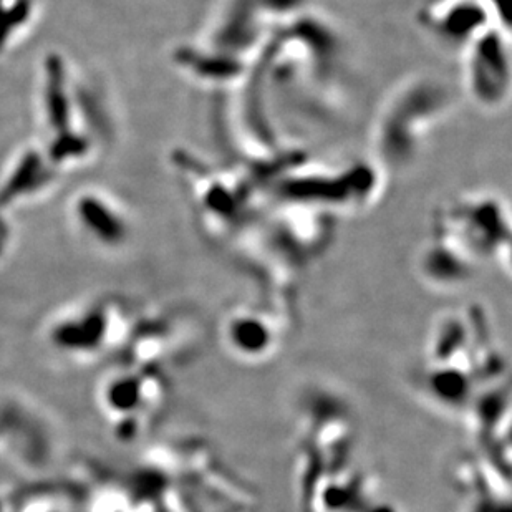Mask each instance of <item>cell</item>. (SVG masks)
I'll return each mask as SVG.
<instances>
[{
  "label": "cell",
  "instance_id": "obj_1",
  "mask_svg": "<svg viewBox=\"0 0 512 512\" xmlns=\"http://www.w3.org/2000/svg\"><path fill=\"white\" fill-rule=\"evenodd\" d=\"M448 105V93L433 82L421 80L400 90L378 118L375 146L380 158L395 166L415 160L421 141Z\"/></svg>",
  "mask_w": 512,
  "mask_h": 512
},
{
  "label": "cell",
  "instance_id": "obj_2",
  "mask_svg": "<svg viewBox=\"0 0 512 512\" xmlns=\"http://www.w3.org/2000/svg\"><path fill=\"white\" fill-rule=\"evenodd\" d=\"M436 234L455 242L474 259L496 256L508 244V213L498 198L471 196L441 213Z\"/></svg>",
  "mask_w": 512,
  "mask_h": 512
},
{
  "label": "cell",
  "instance_id": "obj_3",
  "mask_svg": "<svg viewBox=\"0 0 512 512\" xmlns=\"http://www.w3.org/2000/svg\"><path fill=\"white\" fill-rule=\"evenodd\" d=\"M463 54L464 85L471 98L483 108L501 107L511 88L509 35L489 27Z\"/></svg>",
  "mask_w": 512,
  "mask_h": 512
},
{
  "label": "cell",
  "instance_id": "obj_4",
  "mask_svg": "<svg viewBox=\"0 0 512 512\" xmlns=\"http://www.w3.org/2000/svg\"><path fill=\"white\" fill-rule=\"evenodd\" d=\"M420 22L433 39L458 50L494 27L484 0H433L421 12Z\"/></svg>",
  "mask_w": 512,
  "mask_h": 512
},
{
  "label": "cell",
  "instance_id": "obj_5",
  "mask_svg": "<svg viewBox=\"0 0 512 512\" xmlns=\"http://www.w3.org/2000/svg\"><path fill=\"white\" fill-rule=\"evenodd\" d=\"M224 339L237 357L261 360L276 350V325L256 310H237L224 324Z\"/></svg>",
  "mask_w": 512,
  "mask_h": 512
},
{
  "label": "cell",
  "instance_id": "obj_6",
  "mask_svg": "<svg viewBox=\"0 0 512 512\" xmlns=\"http://www.w3.org/2000/svg\"><path fill=\"white\" fill-rule=\"evenodd\" d=\"M474 257L445 237L435 236L421 256V272L435 285H461L473 276Z\"/></svg>",
  "mask_w": 512,
  "mask_h": 512
},
{
  "label": "cell",
  "instance_id": "obj_7",
  "mask_svg": "<svg viewBox=\"0 0 512 512\" xmlns=\"http://www.w3.org/2000/svg\"><path fill=\"white\" fill-rule=\"evenodd\" d=\"M474 373L455 365L430 363L423 375V387L438 405L458 410L473 401Z\"/></svg>",
  "mask_w": 512,
  "mask_h": 512
}]
</instances>
